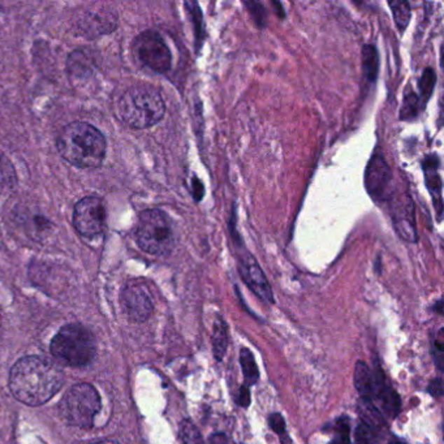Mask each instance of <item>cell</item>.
<instances>
[{
  "label": "cell",
  "mask_w": 444,
  "mask_h": 444,
  "mask_svg": "<svg viewBox=\"0 0 444 444\" xmlns=\"http://www.w3.org/2000/svg\"><path fill=\"white\" fill-rule=\"evenodd\" d=\"M239 272L245 284L250 288V291L265 301L274 303L272 289L270 287L269 280L266 278L263 270L261 269L258 262L250 254L248 250H242L239 254Z\"/></svg>",
  "instance_id": "9"
},
{
  "label": "cell",
  "mask_w": 444,
  "mask_h": 444,
  "mask_svg": "<svg viewBox=\"0 0 444 444\" xmlns=\"http://www.w3.org/2000/svg\"><path fill=\"white\" fill-rule=\"evenodd\" d=\"M56 148L68 163L78 168H97L106 157L107 142L101 130L93 125L74 121L68 124L56 139Z\"/></svg>",
  "instance_id": "2"
},
{
  "label": "cell",
  "mask_w": 444,
  "mask_h": 444,
  "mask_svg": "<svg viewBox=\"0 0 444 444\" xmlns=\"http://www.w3.org/2000/svg\"><path fill=\"white\" fill-rule=\"evenodd\" d=\"M106 207L102 200L90 195L81 198L74 210V226L83 237L94 239L106 230Z\"/></svg>",
  "instance_id": "8"
},
{
  "label": "cell",
  "mask_w": 444,
  "mask_h": 444,
  "mask_svg": "<svg viewBox=\"0 0 444 444\" xmlns=\"http://www.w3.org/2000/svg\"><path fill=\"white\" fill-rule=\"evenodd\" d=\"M134 55L145 67L157 74H166L172 67V54L162 37L155 30H146L134 39Z\"/></svg>",
  "instance_id": "7"
},
{
  "label": "cell",
  "mask_w": 444,
  "mask_h": 444,
  "mask_svg": "<svg viewBox=\"0 0 444 444\" xmlns=\"http://www.w3.org/2000/svg\"><path fill=\"white\" fill-rule=\"evenodd\" d=\"M245 6L249 10L250 13L253 15L256 22L262 25V22L266 19V10L263 8V6L259 3H245Z\"/></svg>",
  "instance_id": "27"
},
{
  "label": "cell",
  "mask_w": 444,
  "mask_h": 444,
  "mask_svg": "<svg viewBox=\"0 0 444 444\" xmlns=\"http://www.w3.org/2000/svg\"><path fill=\"white\" fill-rule=\"evenodd\" d=\"M419 104L421 101L419 98L417 97L416 94H408L404 99V104H403V109H401V119L404 120H410L416 116L418 111H419Z\"/></svg>",
  "instance_id": "23"
},
{
  "label": "cell",
  "mask_w": 444,
  "mask_h": 444,
  "mask_svg": "<svg viewBox=\"0 0 444 444\" xmlns=\"http://www.w3.org/2000/svg\"><path fill=\"white\" fill-rule=\"evenodd\" d=\"M429 394L434 398H440L443 395V382L440 378L431 380V383L429 386Z\"/></svg>",
  "instance_id": "29"
},
{
  "label": "cell",
  "mask_w": 444,
  "mask_h": 444,
  "mask_svg": "<svg viewBox=\"0 0 444 444\" xmlns=\"http://www.w3.org/2000/svg\"><path fill=\"white\" fill-rule=\"evenodd\" d=\"M116 113L130 128L146 130L163 119L166 103L157 89L136 85L121 94L116 103Z\"/></svg>",
  "instance_id": "3"
},
{
  "label": "cell",
  "mask_w": 444,
  "mask_h": 444,
  "mask_svg": "<svg viewBox=\"0 0 444 444\" xmlns=\"http://www.w3.org/2000/svg\"><path fill=\"white\" fill-rule=\"evenodd\" d=\"M362 62H363V72L365 76L368 77V80L374 83L377 76H378V69H380V57H378V51L373 45H366L362 50Z\"/></svg>",
  "instance_id": "16"
},
{
  "label": "cell",
  "mask_w": 444,
  "mask_h": 444,
  "mask_svg": "<svg viewBox=\"0 0 444 444\" xmlns=\"http://www.w3.org/2000/svg\"><path fill=\"white\" fill-rule=\"evenodd\" d=\"M435 81H436V76H435L434 71L431 68H427L424 74L421 76L419 83H418L421 99L424 101V103L431 97V93L435 88Z\"/></svg>",
  "instance_id": "22"
},
{
  "label": "cell",
  "mask_w": 444,
  "mask_h": 444,
  "mask_svg": "<svg viewBox=\"0 0 444 444\" xmlns=\"http://www.w3.org/2000/svg\"><path fill=\"white\" fill-rule=\"evenodd\" d=\"M121 306L133 322H145L153 313V301L148 292L137 284L124 288L121 293Z\"/></svg>",
  "instance_id": "11"
},
{
  "label": "cell",
  "mask_w": 444,
  "mask_h": 444,
  "mask_svg": "<svg viewBox=\"0 0 444 444\" xmlns=\"http://www.w3.org/2000/svg\"><path fill=\"white\" fill-rule=\"evenodd\" d=\"M51 353L65 366L81 368L93 361L97 344L93 333L81 324H67L51 342Z\"/></svg>",
  "instance_id": "5"
},
{
  "label": "cell",
  "mask_w": 444,
  "mask_h": 444,
  "mask_svg": "<svg viewBox=\"0 0 444 444\" xmlns=\"http://www.w3.org/2000/svg\"><path fill=\"white\" fill-rule=\"evenodd\" d=\"M228 345V338H227V326L223 321H219L214 326L213 333V348L214 356L218 361H222L226 351Z\"/></svg>",
  "instance_id": "18"
},
{
  "label": "cell",
  "mask_w": 444,
  "mask_h": 444,
  "mask_svg": "<svg viewBox=\"0 0 444 444\" xmlns=\"http://www.w3.org/2000/svg\"><path fill=\"white\" fill-rule=\"evenodd\" d=\"M186 7L188 12H189V15H190L193 27H195L197 42L201 43V41L204 39V15L201 12L200 6L195 1H186Z\"/></svg>",
  "instance_id": "21"
},
{
  "label": "cell",
  "mask_w": 444,
  "mask_h": 444,
  "mask_svg": "<svg viewBox=\"0 0 444 444\" xmlns=\"http://www.w3.org/2000/svg\"><path fill=\"white\" fill-rule=\"evenodd\" d=\"M93 444H119L118 442H113V440H101V442H97Z\"/></svg>",
  "instance_id": "33"
},
{
  "label": "cell",
  "mask_w": 444,
  "mask_h": 444,
  "mask_svg": "<svg viewBox=\"0 0 444 444\" xmlns=\"http://www.w3.org/2000/svg\"><path fill=\"white\" fill-rule=\"evenodd\" d=\"M240 363L247 383L251 386L256 384L259 378L258 366L254 360L253 353L248 348H242L240 352Z\"/></svg>",
  "instance_id": "17"
},
{
  "label": "cell",
  "mask_w": 444,
  "mask_h": 444,
  "mask_svg": "<svg viewBox=\"0 0 444 444\" xmlns=\"http://www.w3.org/2000/svg\"><path fill=\"white\" fill-rule=\"evenodd\" d=\"M330 444H351V429L347 418H340L335 427V434Z\"/></svg>",
  "instance_id": "24"
},
{
  "label": "cell",
  "mask_w": 444,
  "mask_h": 444,
  "mask_svg": "<svg viewBox=\"0 0 444 444\" xmlns=\"http://www.w3.org/2000/svg\"><path fill=\"white\" fill-rule=\"evenodd\" d=\"M443 338H442V331L439 333V339L438 340H435L434 342V357L435 361H436V365H438V368L439 369H442V366H440V361H442V357H443Z\"/></svg>",
  "instance_id": "28"
},
{
  "label": "cell",
  "mask_w": 444,
  "mask_h": 444,
  "mask_svg": "<svg viewBox=\"0 0 444 444\" xmlns=\"http://www.w3.org/2000/svg\"><path fill=\"white\" fill-rule=\"evenodd\" d=\"M392 172L382 154H374L366 167L365 186L368 193L375 200H383L389 192Z\"/></svg>",
  "instance_id": "10"
},
{
  "label": "cell",
  "mask_w": 444,
  "mask_h": 444,
  "mask_svg": "<svg viewBox=\"0 0 444 444\" xmlns=\"http://www.w3.org/2000/svg\"><path fill=\"white\" fill-rule=\"evenodd\" d=\"M270 426L271 429L277 433V434L283 436L286 434V422H284V418L282 417V415L279 413H272L269 417Z\"/></svg>",
  "instance_id": "26"
},
{
  "label": "cell",
  "mask_w": 444,
  "mask_h": 444,
  "mask_svg": "<svg viewBox=\"0 0 444 444\" xmlns=\"http://www.w3.org/2000/svg\"><path fill=\"white\" fill-rule=\"evenodd\" d=\"M438 166H439V160L435 155L427 158L424 163L426 184H427L430 193L434 197L433 200H434V204H436V210H438V213L440 214L442 211V180L438 174Z\"/></svg>",
  "instance_id": "13"
},
{
  "label": "cell",
  "mask_w": 444,
  "mask_h": 444,
  "mask_svg": "<svg viewBox=\"0 0 444 444\" xmlns=\"http://www.w3.org/2000/svg\"><path fill=\"white\" fill-rule=\"evenodd\" d=\"M354 387L360 394L361 398H373L374 378L370 368L363 361H359L354 368Z\"/></svg>",
  "instance_id": "14"
},
{
  "label": "cell",
  "mask_w": 444,
  "mask_h": 444,
  "mask_svg": "<svg viewBox=\"0 0 444 444\" xmlns=\"http://www.w3.org/2000/svg\"><path fill=\"white\" fill-rule=\"evenodd\" d=\"M193 190H195V197L197 201H201L202 195H204V186L198 179H193Z\"/></svg>",
  "instance_id": "31"
},
{
  "label": "cell",
  "mask_w": 444,
  "mask_h": 444,
  "mask_svg": "<svg viewBox=\"0 0 444 444\" xmlns=\"http://www.w3.org/2000/svg\"><path fill=\"white\" fill-rule=\"evenodd\" d=\"M394 226L401 239L416 242L417 231L415 223V206L409 197H400L394 204Z\"/></svg>",
  "instance_id": "12"
},
{
  "label": "cell",
  "mask_w": 444,
  "mask_h": 444,
  "mask_svg": "<svg viewBox=\"0 0 444 444\" xmlns=\"http://www.w3.org/2000/svg\"><path fill=\"white\" fill-rule=\"evenodd\" d=\"M59 409L69 425L90 429L94 426V418L101 410V398L92 384L80 383L65 394Z\"/></svg>",
  "instance_id": "6"
},
{
  "label": "cell",
  "mask_w": 444,
  "mask_h": 444,
  "mask_svg": "<svg viewBox=\"0 0 444 444\" xmlns=\"http://www.w3.org/2000/svg\"><path fill=\"white\" fill-rule=\"evenodd\" d=\"M237 403L242 408H248L250 405V391L247 386H241L239 395H237Z\"/></svg>",
  "instance_id": "30"
},
{
  "label": "cell",
  "mask_w": 444,
  "mask_h": 444,
  "mask_svg": "<svg viewBox=\"0 0 444 444\" xmlns=\"http://www.w3.org/2000/svg\"><path fill=\"white\" fill-rule=\"evenodd\" d=\"M180 439L181 444H204L200 430L189 419L180 424Z\"/></svg>",
  "instance_id": "20"
},
{
  "label": "cell",
  "mask_w": 444,
  "mask_h": 444,
  "mask_svg": "<svg viewBox=\"0 0 444 444\" xmlns=\"http://www.w3.org/2000/svg\"><path fill=\"white\" fill-rule=\"evenodd\" d=\"M64 384V375L54 362L38 356L20 359L10 373V389L20 403L39 407L54 398Z\"/></svg>",
  "instance_id": "1"
},
{
  "label": "cell",
  "mask_w": 444,
  "mask_h": 444,
  "mask_svg": "<svg viewBox=\"0 0 444 444\" xmlns=\"http://www.w3.org/2000/svg\"><path fill=\"white\" fill-rule=\"evenodd\" d=\"M389 444H405V442H403V440H398V439H395V440H392Z\"/></svg>",
  "instance_id": "34"
},
{
  "label": "cell",
  "mask_w": 444,
  "mask_h": 444,
  "mask_svg": "<svg viewBox=\"0 0 444 444\" xmlns=\"http://www.w3.org/2000/svg\"><path fill=\"white\" fill-rule=\"evenodd\" d=\"M389 4L391 10H392V15H394V20H395L396 27H398V30L401 33H404V30L409 25L410 16H412L409 3L395 0V1H389Z\"/></svg>",
  "instance_id": "19"
},
{
  "label": "cell",
  "mask_w": 444,
  "mask_h": 444,
  "mask_svg": "<svg viewBox=\"0 0 444 444\" xmlns=\"http://www.w3.org/2000/svg\"><path fill=\"white\" fill-rule=\"evenodd\" d=\"M210 444H228V438L224 434L211 435Z\"/></svg>",
  "instance_id": "32"
},
{
  "label": "cell",
  "mask_w": 444,
  "mask_h": 444,
  "mask_svg": "<svg viewBox=\"0 0 444 444\" xmlns=\"http://www.w3.org/2000/svg\"><path fill=\"white\" fill-rule=\"evenodd\" d=\"M356 444H378L377 431L361 424L356 430Z\"/></svg>",
  "instance_id": "25"
},
{
  "label": "cell",
  "mask_w": 444,
  "mask_h": 444,
  "mask_svg": "<svg viewBox=\"0 0 444 444\" xmlns=\"http://www.w3.org/2000/svg\"><path fill=\"white\" fill-rule=\"evenodd\" d=\"M134 236L139 248L151 256L166 257L175 249L174 223L165 211L158 209L139 214Z\"/></svg>",
  "instance_id": "4"
},
{
  "label": "cell",
  "mask_w": 444,
  "mask_h": 444,
  "mask_svg": "<svg viewBox=\"0 0 444 444\" xmlns=\"http://www.w3.org/2000/svg\"><path fill=\"white\" fill-rule=\"evenodd\" d=\"M359 410L363 425L369 426L373 430H378L384 425V419L373 400L361 398L359 403Z\"/></svg>",
  "instance_id": "15"
}]
</instances>
